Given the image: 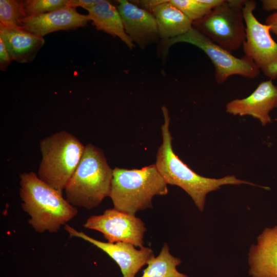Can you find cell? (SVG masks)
Returning <instances> with one entry per match:
<instances>
[{
	"label": "cell",
	"instance_id": "1",
	"mask_svg": "<svg viewBox=\"0 0 277 277\" xmlns=\"http://www.w3.org/2000/svg\"><path fill=\"white\" fill-rule=\"evenodd\" d=\"M162 110L164 118L161 127L163 141L158 148L155 165L166 183L177 186L185 190L200 211H203L204 209L207 193L219 189L222 185H255L248 181L238 179L234 175L212 179L201 176L194 172L174 152L172 137L169 131L170 118L168 110L163 106Z\"/></svg>",
	"mask_w": 277,
	"mask_h": 277
},
{
	"label": "cell",
	"instance_id": "2",
	"mask_svg": "<svg viewBox=\"0 0 277 277\" xmlns=\"http://www.w3.org/2000/svg\"><path fill=\"white\" fill-rule=\"evenodd\" d=\"M19 194L22 209L30 216L28 223L37 232H57L77 214L75 207L63 193L48 185L33 172L19 175Z\"/></svg>",
	"mask_w": 277,
	"mask_h": 277
},
{
	"label": "cell",
	"instance_id": "3",
	"mask_svg": "<svg viewBox=\"0 0 277 277\" xmlns=\"http://www.w3.org/2000/svg\"><path fill=\"white\" fill-rule=\"evenodd\" d=\"M113 169L103 151L89 143L65 189L66 199L72 206L91 209L109 196Z\"/></svg>",
	"mask_w": 277,
	"mask_h": 277
},
{
	"label": "cell",
	"instance_id": "4",
	"mask_svg": "<svg viewBox=\"0 0 277 277\" xmlns=\"http://www.w3.org/2000/svg\"><path fill=\"white\" fill-rule=\"evenodd\" d=\"M167 184L155 164L140 169L115 167L109 197L114 208L135 215L139 210L152 208V199L167 194Z\"/></svg>",
	"mask_w": 277,
	"mask_h": 277
},
{
	"label": "cell",
	"instance_id": "5",
	"mask_svg": "<svg viewBox=\"0 0 277 277\" xmlns=\"http://www.w3.org/2000/svg\"><path fill=\"white\" fill-rule=\"evenodd\" d=\"M39 148L38 177L63 192L80 163L85 146L74 135L62 130L41 140Z\"/></svg>",
	"mask_w": 277,
	"mask_h": 277
},
{
	"label": "cell",
	"instance_id": "6",
	"mask_svg": "<svg viewBox=\"0 0 277 277\" xmlns=\"http://www.w3.org/2000/svg\"><path fill=\"white\" fill-rule=\"evenodd\" d=\"M245 0H224L207 15L193 23V27L211 41L231 52L246 39L243 9Z\"/></svg>",
	"mask_w": 277,
	"mask_h": 277
},
{
	"label": "cell",
	"instance_id": "7",
	"mask_svg": "<svg viewBox=\"0 0 277 277\" xmlns=\"http://www.w3.org/2000/svg\"><path fill=\"white\" fill-rule=\"evenodd\" d=\"M177 43L192 44L206 54L214 66L215 78L219 84L224 83L232 75L253 78L260 74V69L250 58L245 55L241 58L234 56L193 27L183 35L165 40L164 44L167 49Z\"/></svg>",
	"mask_w": 277,
	"mask_h": 277
},
{
	"label": "cell",
	"instance_id": "8",
	"mask_svg": "<svg viewBox=\"0 0 277 277\" xmlns=\"http://www.w3.org/2000/svg\"><path fill=\"white\" fill-rule=\"evenodd\" d=\"M255 8L254 1L245 0L243 12L246 39L243 50L260 70L272 80L277 78V43L271 37L269 26L261 23L255 17Z\"/></svg>",
	"mask_w": 277,
	"mask_h": 277
},
{
	"label": "cell",
	"instance_id": "9",
	"mask_svg": "<svg viewBox=\"0 0 277 277\" xmlns=\"http://www.w3.org/2000/svg\"><path fill=\"white\" fill-rule=\"evenodd\" d=\"M84 227L101 232L109 243L126 242L140 248L144 247V223L135 215L114 208L106 210L102 214L91 216Z\"/></svg>",
	"mask_w": 277,
	"mask_h": 277
},
{
	"label": "cell",
	"instance_id": "10",
	"mask_svg": "<svg viewBox=\"0 0 277 277\" xmlns=\"http://www.w3.org/2000/svg\"><path fill=\"white\" fill-rule=\"evenodd\" d=\"M64 229L70 237L82 239L106 253L118 265L123 277H135L140 269L154 256L150 248L143 247L138 250L129 243L103 242L77 231L67 224L64 226Z\"/></svg>",
	"mask_w": 277,
	"mask_h": 277
},
{
	"label": "cell",
	"instance_id": "11",
	"mask_svg": "<svg viewBox=\"0 0 277 277\" xmlns=\"http://www.w3.org/2000/svg\"><path fill=\"white\" fill-rule=\"evenodd\" d=\"M276 107L277 86L270 80L261 82L248 96L229 102L226 110L234 115H251L265 126L271 122L269 112Z\"/></svg>",
	"mask_w": 277,
	"mask_h": 277
},
{
	"label": "cell",
	"instance_id": "12",
	"mask_svg": "<svg viewBox=\"0 0 277 277\" xmlns=\"http://www.w3.org/2000/svg\"><path fill=\"white\" fill-rule=\"evenodd\" d=\"M89 21L88 15L80 14L76 8L66 5L52 12L27 16L22 21L21 28L43 37L53 32L85 27Z\"/></svg>",
	"mask_w": 277,
	"mask_h": 277
},
{
	"label": "cell",
	"instance_id": "13",
	"mask_svg": "<svg viewBox=\"0 0 277 277\" xmlns=\"http://www.w3.org/2000/svg\"><path fill=\"white\" fill-rule=\"evenodd\" d=\"M117 8L126 33L133 42L143 48L155 42L160 36L153 14L128 1H117Z\"/></svg>",
	"mask_w": 277,
	"mask_h": 277
},
{
	"label": "cell",
	"instance_id": "14",
	"mask_svg": "<svg viewBox=\"0 0 277 277\" xmlns=\"http://www.w3.org/2000/svg\"><path fill=\"white\" fill-rule=\"evenodd\" d=\"M249 275L252 277H277V226L266 228L258 238V244L249 253Z\"/></svg>",
	"mask_w": 277,
	"mask_h": 277
},
{
	"label": "cell",
	"instance_id": "15",
	"mask_svg": "<svg viewBox=\"0 0 277 277\" xmlns=\"http://www.w3.org/2000/svg\"><path fill=\"white\" fill-rule=\"evenodd\" d=\"M0 38L11 60L21 63L32 61L45 43L43 37L20 27H6L1 24Z\"/></svg>",
	"mask_w": 277,
	"mask_h": 277
},
{
	"label": "cell",
	"instance_id": "16",
	"mask_svg": "<svg viewBox=\"0 0 277 277\" xmlns=\"http://www.w3.org/2000/svg\"><path fill=\"white\" fill-rule=\"evenodd\" d=\"M88 12L92 24L98 30L103 31L112 36L120 38L132 49L135 46L126 33L123 20L116 7L111 2H104L85 9Z\"/></svg>",
	"mask_w": 277,
	"mask_h": 277
},
{
	"label": "cell",
	"instance_id": "17",
	"mask_svg": "<svg viewBox=\"0 0 277 277\" xmlns=\"http://www.w3.org/2000/svg\"><path fill=\"white\" fill-rule=\"evenodd\" d=\"M152 13L159 36L164 40L183 35L193 27V22L167 0L155 7Z\"/></svg>",
	"mask_w": 277,
	"mask_h": 277
},
{
	"label": "cell",
	"instance_id": "18",
	"mask_svg": "<svg viewBox=\"0 0 277 277\" xmlns=\"http://www.w3.org/2000/svg\"><path fill=\"white\" fill-rule=\"evenodd\" d=\"M181 263L180 259L170 254L165 243L160 254L149 261L142 277H189L177 271L176 267Z\"/></svg>",
	"mask_w": 277,
	"mask_h": 277
},
{
	"label": "cell",
	"instance_id": "19",
	"mask_svg": "<svg viewBox=\"0 0 277 277\" xmlns=\"http://www.w3.org/2000/svg\"><path fill=\"white\" fill-rule=\"evenodd\" d=\"M27 17L23 1H0V24L6 27H20Z\"/></svg>",
	"mask_w": 277,
	"mask_h": 277
},
{
	"label": "cell",
	"instance_id": "20",
	"mask_svg": "<svg viewBox=\"0 0 277 277\" xmlns=\"http://www.w3.org/2000/svg\"><path fill=\"white\" fill-rule=\"evenodd\" d=\"M67 0L23 1L27 16H36L56 10L66 6Z\"/></svg>",
	"mask_w": 277,
	"mask_h": 277
},
{
	"label": "cell",
	"instance_id": "21",
	"mask_svg": "<svg viewBox=\"0 0 277 277\" xmlns=\"http://www.w3.org/2000/svg\"><path fill=\"white\" fill-rule=\"evenodd\" d=\"M169 2L193 23L201 19L211 11L199 0H169Z\"/></svg>",
	"mask_w": 277,
	"mask_h": 277
},
{
	"label": "cell",
	"instance_id": "22",
	"mask_svg": "<svg viewBox=\"0 0 277 277\" xmlns=\"http://www.w3.org/2000/svg\"><path fill=\"white\" fill-rule=\"evenodd\" d=\"M104 1L105 0H67L66 5L75 8L77 7H81L86 9Z\"/></svg>",
	"mask_w": 277,
	"mask_h": 277
},
{
	"label": "cell",
	"instance_id": "23",
	"mask_svg": "<svg viewBox=\"0 0 277 277\" xmlns=\"http://www.w3.org/2000/svg\"><path fill=\"white\" fill-rule=\"evenodd\" d=\"M12 60L8 54L6 48L1 38H0V69L6 71Z\"/></svg>",
	"mask_w": 277,
	"mask_h": 277
},
{
	"label": "cell",
	"instance_id": "24",
	"mask_svg": "<svg viewBox=\"0 0 277 277\" xmlns=\"http://www.w3.org/2000/svg\"><path fill=\"white\" fill-rule=\"evenodd\" d=\"M265 24L269 26L270 32L277 36V12H274L267 17Z\"/></svg>",
	"mask_w": 277,
	"mask_h": 277
},
{
	"label": "cell",
	"instance_id": "25",
	"mask_svg": "<svg viewBox=\"0 0 277 277\" xmlns=\"http://www.w3.org/2000/svg\"><path fill=\"white\" fill-rule=\"evenodd\" d=\"M165 0H145L137 1L142 8L152 13L153 8Z\"/></svg>",
	"mask_w": 277,
	"mask_h": 277
},
{
	"label": "cell",
	"instance_id": "26",
	"mask_svg": "<svg viewBox=\"0 0 277 277\" xmlns=\"http://www.w3.org/2000/svg\"><path fill=\"white\" fill-rule=\"evenodd\" d=\"M261 2L262 7L265 11L277 12V0H263Z\"/></svg>",
	"mask_w": 277,
	"mask_h": 277
},
{
	"label": "cell",
	"instance_id": "27",
	"mask_svg": "<svg viewBox=\"0 0 277 277\" xmlns=\"http://www.w3.org/2000/svg\"><path fill=\"white\" fill-rule=\"evenodd\" d=\"M224 0H199V2L212 10L223 3Z\"/></svg>",
	"mask_w": 277,
	"mask_h": 277
}]
</instances>
